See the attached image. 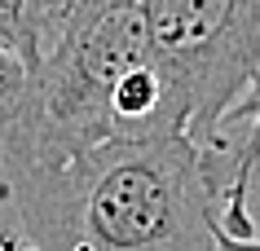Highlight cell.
Wrapping results in <instances>:
<instances>
[{
  "label": "cell",
  "instance_id": "2",
  "mask_svg": "<svg viewBox=\"0 0 260 251\" xmlns=\"http://www.w3.org/2000/svg\"><path fill=\"white\" fill-rule=\"evenodd\" d=\"M150 62L146 0H102L71 18L62 35L27 70L14 128L0 141L5 172L57 167L115 132V84Z\"/></svg>",
  "mask_w": 260,
  "mask_h": 251
},
{
  "label": "cell",
  "instance_id": "4",
  "mask_svg": "<svg viewBox=\"0 0 260 251\" xmlns=\"http://www.w3.org/2000/svg\"><path fill=\"white\" fill-rule=\"evenodd\" d=\"M93 5H102V0H27V31H31L36 62H40V53L62 35V27H67L71 18H80L84 9H93ZM36 62H31V66H36Z\"/></svg>",
  "mask_w": 260,
  "mask_h": 251
},
{
  "label": "cell",
  "instance_id": "5",
  "mask_svg": "<svg viewBox=\"0 0 260 251\" xmlns=\"http://www.w3.org/2000/svg\"><path fill=\"white\" fill-rule=\"evenodd\" d=\"M22 93H27V66L0 44V141H5V132H9L14 119H18Z\"/></svg>",
  "mask_w": 260,
  "mask_h": 251
},
{
  "label": "cell",
  "instance_id": "7",
  "mask_svg": "<svg viewBox=\"0 0 260 251\" xmlns=\"http://www.w3.org/2000/svg\"><path fill=\"white\" fill-rule=\"evenodd\" d=\"M251 119H260V70H256V80L247 84L243 97L220 115V124H251ZM220 124H216V128H220Z\"/></svg>",
  "mask_w": 260,
  "mask_h": 251
},
{
  "label": "cell",
  "instance_id": "6",
  "mask_svg": "<svg viewBox=\"0 0 260 251\" xmlns=\"http://www.w3.org/2000/svg\"><path fill=\"white\" fill-rule=\"evenodd\" d=\"M0 44L31 70L36 49H31V31H27V0H0Z\"/></svg>",
  "mask_w": 260,
  "mask_h": 251
},
{
  "label": "cell",
  "instance_id": "1",
  "mask_svg": "<svg viewBox=\"0 0 260 251\" xmlns=\"http://www.w3.org/2000/svg\"><path fill=\"white\" fill-rule=\"evenodd\" d=\"M9 185L36 251H216V198L185 132L110 137Z\"/></svg>",
  "mask_w": 260,
  "mask_h": 251
},
{
  "label": "cell",
  "instance_id": "3",
  "mask_svg": "<svg viewBox=\"0 0 260 251\" xmlns=\"http://www.w3.org/2000/svg\"><path fill=\"white\" fill-rule=\"evenodd\" d=\"M172 124L199 146L260 70V0H146Z\"/></svg>",
  "mask_w": 260,
  "mask_h": 251
}]
</instances>
